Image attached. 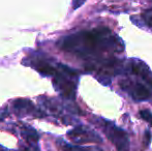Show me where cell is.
<instances>
[{
    "label": "cell",
    "instance_id": "obj_1",
    "mask_svg": "<svg viewBox=\"0 0 152 151\" xmlns=\"http://www.w3.org/2000/svg\"><path fill=\"white\" fill-rule=\"evenodd\" d=\"M63 51L78 56H97L104 53L121 52L123 44L109 28H95L70 34L59 40Z\"/></svg>",
    "mask_w": 152,
    "mask_h": 151
},
{
    "label": "cell",
    "instance_id": "obj_2",
    "mask_svg": "<svg viewBox=\"0 0 152 151\" xmlns=\"http://www.w3.org/2000/svg\"><path fill=\"white\" fill-rule=\"evenodd\" d=\"M53 85L63 97L74 99L78 85V74L65 65L58 64L56 74L53 77Z\"/></svg>",
    "mask_w": 152,
    "mask_h": 151
},
{
    "label": "cell",
    "instance_id": "obj_3",
    "mask_svg": "<svg viewBox=\"0 0 152 151\" xmlns=\"http://www.w3.org/2000/svg\"><path fill=\"white\" fill-rule=\"evenodd\" d=\"M104 131L108 139L115 145L117 151H129L127 133L123 129L117 127L112 122H106L104 124Z\"/></svg>",
    "mask_w": 152,
    "mask_h": 151
},
{
    "label": "cell",
    "instance_id": "obj_4",
    "mask_svg": "<svg viewBox=\"0 0 152 151\" xmlns=\"http://www.w3.org/2000/svg\"><path fill=\"white\" fill-rule=\"evenodd\" d=\"M68 139L76 144L84 143H100L102 138L94 131L86 126H77L67 133Z\"/></svg>",
    "mask_w": 152,
    "mask_h": 151
},
{
    "label": "cell",
    "instance_id": "obj_5",
    "mask_svg": "<svg viewBox=\"0 0 152 151\" xmlns=\"http://www.w3.org/2000/svg\"><path fill=\"white\" fill-rule=\"evenodd\" d=\"M121 87L132 95V98L137 99V101H146L151 95L150 91L147 89V87L139 82L123 81L121 83Z\"/></svg>",
    "mask_w": 152,
    "mask_h": 151
},
{
    "label": "cell",
    "instance_id": "obj_6",
    "mask_svg": "<svg viewBox=\"0 0 152 151\" xmlns=\"http://www.w3.org/2000/svg\"><path fill=\"white\" fill-rule=\"evenodd\" d=\"M12 109L18 116H33V117H42L44 113L36 109L35 106L29 99H16L12 103Z\"/></svg>",
    "mask_w": 152,
    "mask_h": 151
},
{
    "label": "cell",
    "instance_id": "obj_7",
    "mask_svg": "<svg viewBox=\"0 0 152 151\" xmlns=\"http://www.w3.org/2000/svg\"><path fill=\"white\" fill-rule=\"evenodd\" d=\"M28 59V66L33 67L35 71H37L42 76L52 77L53 78L55 74H56L58 65L54 66L50 61L45 59L44 57H29Z\"/></svg>",
    "mask_w": 152,
    "mask_h": 151
},
{
    "label": "cell",
    "instance_id": "obj_8",
    "mask_svg": "<svg viewBox=\"0 0 152 151\" xmlns=\"http://www.w3.org/2000/svg\"><path fill=\"white\" fill-rule=\"evenodd\" d=\"M130 69L134 75L145 81L152 88V71L147 66L146 63L141 61L140 59L132 58L130 60Z\"/></svg>",
    "mask_w": 152,
    "mask_h": 151
},
{
    "label": "cell",
    "instance_id": "obj_9",
    "mask_svg": "<svg viewBox=\"0 0 152 151\" xmlns=\"http://www.w3.org/2000/svg\"><path fill=\"white\" fill-rule=\"evenodd\" d=\"M65 151H100L99 149L91 147H81V146H72V145H64L63 146Z\"/></svg>",
    "mask_w": 152,
    "mask_h": 151
},
{
    "label": "cell",
    "instance_id": "obj_10",
    "mask_svg": "<svg viewBox=\"0 0 152 151\" xmlns=\"http://www.w3.org/2000/svg\"><path fill=\"white\" fill-rule=\"evenodd\" d=\"M143 19H144L145 23L150 28H152V8L151 9H146L143 12Z\"/></svg>",
    "mask_w": 152,
    "mask_h": 151
},
{
    "label": "cell",
    "instance_id": "obj_11",
    "mask_svg": "<svg viewBox=\"0 0 152 151\" xmlns=\"http://www.w3.org/2000/svg\"><path fill=\"white\" fill-rule=\"evenodd\" d=\"M140 116L143 120H145L146 122H148L149 124L152 125V113L149 110H142V111H140Z\"/></svg>",
    "mask_w": 152,
    "mask_h": 151
},
{
    "label": "cell",
    "instance_id": "obj_12",
    "mask_svg": "<svg viewBox=\"0 0 152 151\" xmlns=\"http://www.w3.org/2000/svg\"><path fill=\"white\" fill-rule=\"evenodd\" d=\"M151 141V133L149 131H147L146 133H145V136H144V144L145 146H148L149 143H150Z\"/></svg>",
    "mask_w": 152,
    "mask_h": 151
},
{
    "label": "cell",
    "instance_id": "obj_13",
    "mask_svg": "<svg viewBox=\"0 0 152 151\" xmlns=\"http://www.w3.org/2000/svg\"><path fill=\"white\" fill-rule=\"evenodd\" d=\"M84 2H85V0H74V1H72V7H74V9L79 8Z\"/></svg>",
    "mask_w": 152,
    "mask_h": 151
},
{
    "label": "cell",
    "instance_id": "obj_14",
    "mask_svg": "<svg viewBox=\"0 0 152 151\" xmlns=\"http://www.w3.org/2000/svg\"><path fill=\"white\" fill-rule=\"evenodd\" d=\"M0 151H12V150H8V149H6V148H4L3 146H1V145H0Z\"/></svg>",
    "mask_w": 152,
    "mask_h": 151
}]
</instances>
